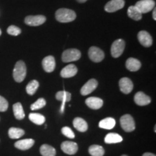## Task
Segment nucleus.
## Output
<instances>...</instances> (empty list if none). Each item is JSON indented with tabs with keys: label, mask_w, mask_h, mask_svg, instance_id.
Here are the masks:
<instances>
[{
	"label": "nucleus",
	"mask_w": 156,
	"mask_h": 156,
	"mask_svg": "<svg viewBox=\"0 0 156 156\" xmlns=\"http://www.w3.org/2000/svg\"><path fill=\"white\" fill-rule=\"evenodd\" d=\"M55 17L56 20L60 23H69L75 20L76 18V13L69 9L61 8L56 12Z\"/></svg>",
	"instance_id": "nucleus-1"
},
{
	"label": "nucleus",
	"mask_w": 156,
	"mask_h": 156,
	"mask_svg": "<svg viewBox=\"0 0 156 156\" xmlns=\"http://www.w3.org/2000/svg\"><path fill=\"white\" fill-rule=\"evenodd\" d=\"M27 69L24 62L18 61L13 69V78L17 83H21L26 77Z\"/></svg>",
	"instance_id": "nucleus-2"
},
{
	"label": "nucleus",
	"mask_w": 156,
	"mask_h": 156,
	"mask_svg": "<svg viewBox=\"0 0 156 156\" xmlns=\"http://www.w3.org/2000/svg\"><path fill=\"white\" fill-rule=\"evenodd\" d=\"M81 57V52L76 48L65 50L62 54V59L64 62H72L79 60Z\"/></svg>",
	"instance_id": "nucleus-3"
},
{
	"label": "nucleus",
	"mask_w": 156,
	"mask_h": 156,
	"mask_svg": "<svg viewBox=\"0 0 156 156\" xmlns=\"http://www.w3.org/2000/svg\"><path fill=\"white\" fill-rule=\"evenodd\" d=\"M120 124L124 131L126 132H131L135 129V123L131 115L125 114L120 119Z\"/></svg>",
	"instance_id": "nucleus-4"
},
{
	"label": "nucleus",
	"mask_w": 156,
	"mask_h": 156,
	"mask_svg": "<svg viewBox=\"0 0 156 156\" xmlns=\"http://www.w3.org/2000/svg\"><path fill=\"white\" fill-rule=\"evenodd\" d=\"M125 48V42L122 39H117L113 43L111 47V54L114 58H118L122 55Z\"/></svg>",
	"instance_id": "nucleus-5"
},
{
	"label": "nucleus",
	"mask_w": 156,
	"mask_h": 156,
	"mask_svg": "<svg viewBox=\"0 0 156 156\" xmlns=\"http://www.w3.org/2000/svg\"><path fill=\"white\" fill-rule=\"evenodd\" d=\"M134 6L139 9L142 14H143V13L149 12L155 8V2L153 0H140Z\"/></svg>",
	"instance_id": "nucleus-6"
},
{
	"label": "nucleus",
	"mask_w": 156,
	"mask_h": 156,
	"mask_svg": "<svg viewBox=\"0 0 156 156\" xmlns=\"http://www.w3.org/2000/svg\"><path fill=\"white\" fill-rule=\"evenodd\" d=\"M46 18L44 15H28L25 18V23L30 26H38L46 22Z\"/></svg>",
	"instance_id": "nucleus-7"
},
{
	"label": "nucleus",
	"mask_w": 156,
	"mask_h": 156,
	"mask_svg": "<svg viewBox=\"0 0 156 156\" xmlns=\"http://www.w3.org/2000/svg\"><path fill=\"white\" fill-rule=\"evenodd\" d=\"M88 56L93 62H96V63L102 61L105 57V54L101 48L95 47V46H92V47L90 48L88 51Z\"/></svg>",
	"instance_id": "nucleus-8"
},
{
	"label": "nucleus",
	"mask_w": 156,
	"mask_h": 156,
	"mask_svg": "<svg viewBox=\"0 0 156 156\" xmlns=\"http://www.w3.org/2000/svg\"><path fill=\"white\" fill-rule=\"evenodd\" d=\"M125 5L124 0H112L105 5V10L107 12H114L122 9Z\"/></svg>",
	"instance_id": "nucleus-9"
},
{
	"label": "nucleus",
	"mask_w": 156,
	"mask_h": 156,
	"mask_svg": "<svg viewBox=\"0 0 156 156\" xmlns=\"http://www.w3.org/2000/svg\"><path fill=\"white\" fill-rule=\"evenodd\" d=\"M61 149L68 155H75L78 151V145L76 142L65 141L61 144Z\"/></svg>",
	"instance_id": "nucleus-10"
},
{
	"label": "nucleus",
	"mask_w": 156,
	"mask_h": 156,
	"mask_svg": "<svg viewBox=\"0 0 156 156\" xmlns=\"http://www.w3.org/2000/svg\"><path fill=\"white\" fill-rule=\"evenodd\" d=\"M137 38L140 44L143 46H145V47H150L153 44V38H152V36L147 31H140L138 33Z\"/></svg>",
	"instance_id": "nucleus-11"
},
{
	"label": "nucleus",
	"mask_w": 156,
	"mask_h": 156,
	"mask_svg": "<svg viewBox=\"0 0 156 156\" xmlns=\"http://www.w3.org/2000/svg\"><path fill=\"white\" fill-rule=\"evenodd\" d=\"M119 87L121 91L124 94H129L133 90L134 85L131 80L128 77H123L119 80Z\"/></svg>",
	"instance_id": "nucleus-12"
},
{
	"label": "nucleus",
	"mask_w": 156,
	"mask_h": 156,
	"mask_svg": "<svg viewBox=\"0 0 156 156\" xmlns=\"http://www.w3.org/2000/svg\"><path fill=\"white\" fill-rule=\"evenodd\" d=\"M98 86V82L95 79H90L82 87L80 93L83 95H87L94 91Z\"/></svg>",
	"instance_id": "nucleus-13"
},
{
	"label": "nucleus",
	"mask_w": 156,
	"mask_h": 156,
	"mask_svg": "<svg viewBox=\"0 0 156 156\" xmlns=\"http://www.w3.org/2000/svg\"><path fill=\"white\" fill-rule=\"evenodd\" d=\"M42 66L46 73H52L56 67L55 58L53 56H46L42 61Z\"/></svg>",
	"instance_id": "nucleus-14"
},
{
	"label": "nucleus",
	"mask_w": 156,
	"mask_h": 156,
	"mask_svg": "<svg viewBox=\"0 0 156 156\" xmlns=\"http://www.w3.org/2000/svg\"><path fill=\"white\" fill-rule=\"evenodd\" d=\"M134 102L136 103V104H137L138 106H147V105L150 104L151 102V98L148 95H145L143 92H137L134 95Z\"/></svg>",
	"instance_id": "nucleus-15"
},
{
	"label": "nucleus",
	"mask_w": 156,
	"mask_h": 156,
	"mask_svg": "<svg viewBox=\"0 0 156 156\" xmlns=\"http://www.w3.org/2000/svg\"><path fill=\"white\" fill-rule=\"evenodd\" d=\"M85 103L90 108L93 110H98L103 106V101L101 98L97 97H90L86 99Z\"/></svg>",
	"instance_id": "nucleus-16"
},
{
	"label": "nucleus",
	"mask_w": 156,
	"mask_h": 156,
	"mask_svg": "<svg viewBox=\"0 0 156 156\" xmlns=\"http://www.w3.org/2000/svg\"><path fill=\"white\" fill-rule=\"evenodd\" d=\"M77 73V68L75 64H69L62 69L60 75L64 78H69L74 77Z\"/></svg>",
	"instance_id": "nucleus-17"
},
{
	"label": "nucleus",
	"mask_w": 156,
	"mask_h": 156,
	"mask_svg": "<svg viewBox=\"0 0 156 156\" xmlns=\"http://www.w3.org/2000/svg\"><path fill=\"white\" fill-rule=\"evenodd\" d=\"M35 141L33 139H25L19 140L15 143V147L21 151H26L34 146Z\"/></svg>",
	"instance_id": "nucleus-18"
},
{
	"label": "nucleus",
	"mask_w": 156,
	"mask_h": 156,
	"mask_svg": "<svg viewBox=\"0 0 156 156\" xmlns=\"http://www.w3.org/2000/svg\"><path fill=\"white\" fill-rule=\"evenodd\" d=\"M56 98L58 101H60L62 102L61 107V113L64 112V106H65L66 102H69L71 100V94L67 91H58L56 94Z\"/></svg>",
	"instance_id": "nucleus-19"
},
{
	"label": "nucleus",
	"mask_w": 156,
	"mask_h": 156,
	"mask_svg": "<svg viewBox=\"0 0 156 156\" xmlns=\"http://www.w3.org/2000/svg\"><path fill=\"white\" fill-rule=\"evenodd\" d=\"M126 67L130 72L138 71L141 67V62L134 58H129L126 62Z\"/></svg>",
	"instance_id": "nucleus-20"
},
{
	"label": "nucleus",
	"mask_w": 156,
	"mask_h": 156,
	"mask_svg": "<svg viewBox=\"0 0 156 156\" xmlns=\"http://www.w3.org/2000/svg\"><path fill=\"white\" fill-rule=\"evenodd\" d=\"M73 125L76 129L80 132H86L88 129L87 123L83 119L80 118V117H77L73 120Z\"/></svg>",
	"instance_id": "nucleus-21"
},
{
	"label": "nucleus",
	"mask_w": 156,
	"mask_h": 156,
	"mask_svg": "<svg viewBox=\"0 0 156 156\" xmlns=\"http://www.w3.org/2000/svg\"><path fill=\"white\" fill-rule=\"evenodd\" d=\"M115 125H116V121L112 117H108L99 122V127L105 129H112Z\"/></svg>",
	"instance_id": "nucleus-22"
},
{
	"label": "nucleus",
	"mask_w": 156,
	"mask_h": 156,
	"mask_svg": "<svg viewBox=\"0 0 156 156\" xmlns=\"http://www.w3.org/2000/svg\"><path fill=\"white\" fill-rule=\"evenodd\" d=\"M127 15L128 16L132 18L134 20H140L142 19V14L139 11L135 6H130L128 8L127 10Z\"/></svg>",
	"instance_id": "nucleus-23"
},
{
	"label": "nucleus",
	"mask_w": 156,
	"mask_h": 156,
	"mask_svg": "<svg viewBox=\"0 0 156 156\" xmlns=\"http://www.w3.org/2000/svg\"><path fill=\"white\" fill-rule=\"evenodd\" d=\"M13 112L15 118L18 120H22L25 118V112L20 103H16L12 106Z\"/></svg>",
	"instance_id": "nucleus-24"
},
{
	"label": "nucleus",
	"mask_w": 156,
	"mask_h": 156,
	"mask_svg": "<svg viewBox=\"0 0 156 156\" xmlns=\"http://www.w3.org/2000/svg\"><path fill=\"white\" fill-rule=\"evenodd\" d=\"M123 140L122 136L116 133H108L105 136L104 141L107 144H114V143H119Z\"/></svg>",
	"instance_id": "nucleus-25"
},
{
	"label": "nucleus",
	"mask_w": 156,
	"mask_h": 156,
	"mask_svg": "<svg viewBox=\"0 0 156 156\" xmlns=\"http://www.w3.org/2000/svg\"><path fill=\"white\" fill-rule=\"evenodd\" d=\"M40 153L42 156H55L56 150L52 146L44 144L40 147Z\"/></svg>",
	"instance_id": "nucleus-26"
},
{
	"label": "nucleus",
	"mask_w": 156,
	"mask_h": 156,
	"mask_svg": "<svg viewBox=\"0 0 156 156\" xmlns=\"http://www.w3.org/2000/svg\"><path fill=\"white\" fill-rule=\"evenodd\" d=\"M89 153L92 156H103L105 154V151L103 147L101 145H93L90 146L88 149Z\"/></svg>",
	"instance_id": "nucleus-27"
},
{
	"label": "nucleus",
	"mask_w": 156,
	"mask_h": 156,
	"mask_svg": "<svg viewBox=\"0 0 156 156\" xmlns=\"http://www.w3.org/2000/svg\"><path fill=\"white\" fill-rule=\"evenodd\" d=\"M29 119L37 125H42L45 122V117L41 114L31 113L29 114Z\"/></svg>",
	"instance_id": "nucleus-28"
},
{
	"label": "nucleus",
	"mask_w": 156,
	"mask_h": 156,
	"mask_svg": "<svg viewBox=\"0 0 156 156\" xmlns=\"http://www.w3.org/2000/svg\"><path fill=\"white\" fill-rule=\"evenodd\" d=\"M24 130L16 127H11L8 131L9 136L11 139H18V138H20L21 136L24 135Z\"/></svg>",
	"instance_id": "nucleus-29"
},
{
	"label": "nucleus",
	"mask_w": 156,
	"mask_h": 156,
	"mask_svg": "<svg viewBox=\"0 0 156 156\" xmlns=\"http://www.w3.org/2000/svg\"><path fill=\"white\" fill-rule=\"evenodd\" d=\"M39 87V83L38 82L34 80H31L26 86V92L28 95H33L35 94V93L36 92V90H38Z\"/></svg>",
	"instance_id": "nucleus-30"
},
{
	"label": "nucleus",
	"mask_w": 156,
	"mask_h": 156,
	"mask_svg": "<svg viewBox=\"0 0 156 156\" xmlns=\"http://www.w3.org/2000/svg\"><path fill=\"white\" fill-rule=\"evenodd\" d=\"M46 101H45V99L43 98H41L38 99L36 102L34 103L32 105H31L30 109L33 111L38 110V109L44 108V107L46 106Z\"/></svg>",
	"instance_id": "nucleus-31"
},
{
	"label": "nucleus",
	"mask_w": 156,
	"mask_h": 156,
	"mask_svg": "<svg viewBox=\"0 0 156 156\" xmlns=\"http://www.w3.org/2000/svg\"><path fill=\"white\" fill-rule=\"evenodd\" d=\"M7 34L11 35V36H17L21 34L20 28L18 27L15 26V25H10L7 30Z\"/></svg>",
	"instance_id": "nucleus-32"
},
{
	"label": "nucleus",
	"mask_w": 156,
	"mask_h": 156,
	"mask_svg": "<svg viewBox=\"0 0 156 156\" xmlns=\"http://www.w3.org/2000/svg\"><path fill=\"white\" fill-rule=\"evenodd\" d=\"M62 132L64 136L70 138V139L75 138V134H74L73 131L69 127H68V126H64V127L62 129Z\"/></svg>",
	"instance_id": "nucleus-33"
},
{
	"label": "nucleus",
	"mask_w": 156,
	"mask_h": 156,
	"mask_svg": "<svg viewBox=\"0 0 156 156\" xmlns=\"http://www.w3.org/2000/svg\"><path fill=\"white\" fill-rule=\"evenodd\" d=\"M9 103L5 98L0 95V112H6L8 108Z\"/></svg>",
	"instance_id": "nucleus-34"
},
{
	"label": "nucleus",
	"mask_w": 156,
	"mask_h": 156,
	"mask_svg": "<svg viewBox=\"0 0 156 156\" xmlns=\"http://www.w3.org/2000/svg\"><path fill=\"white\" fill-rule=\"evenodd\" d=\"M142 156H155V155L151 153H145L142 155Z\"/></svg>",
	"instance_id": "nucleus-35"
},
{
	"label": "nucleus",
	"mask_w": 156,
	"mask_h": 156,
	"mask_svg": "<svg viewBox=\"0 0 156 156\" xmlns=\"http://www.w3.org/2000/svg\"><path fill=\"white\" fill-rule=\"evenodd\" d=\"M155 13H156V9H155V7L153 9V19L156 20V15H155Z\"/></svg>",
	"instance_id": "nucleus-36"
},
{
	"label": "nucleus",
	"mask_w": 156,
	"mask_h": 156,
	"mask_svg": "<svg viewBox=\"0 0 156 156\" xmlns=\"http://www.w3.org/2000/svg\"><path fill=\"white\" fill-rule=\"evenodd\" d=\"M78 2H80V3H84L85 2H87V0H77Z\"/></svg>",
	"instance_id": "nucleus-37"
},
{
	"label": "nucleus",
	"mask_w": 156,
	"mask_h": 156,
	"mask_svg": "<svg viewBox=\"0 0 156 156\" xmlns=\"http://www.w3.org/2000/svg\"><path fill=\"white\" fill-rule=\"evenodd\" d=\"M154 132H156V126H155V127H154Z\"/></svg>",
	"instance_id": "nucleus-38"
},
{
	"label": "nucleus",
	"mask_w": 156,
	"mask_h": 156,
	"mask_svg": "<svg viewBox=\"0 0 156 156\" xmlns=\"http://www.w3.org/2000/svg\"><path fill=\"white\" fill-rule=\"evenodd\" d=\"M1 35H2V30H0V36H1Z\"/></svg>",
	"instance_id": "nucleus-39"
},
{
	"label": "nucleus",
	"mask_w": 156,
	"mask_h": 156,
	"mask_svg": "<svg viewBox=\"0 0 156 156\" xmlns=\"http://www.w3.org/2000/svg\"><path fill=\"white\" fill-rule=\"evenodd\" d=\"M122 156H128V155H122Z\"/></svg>",
	"instance_id": "nucleus-40"
}]
</instances>
